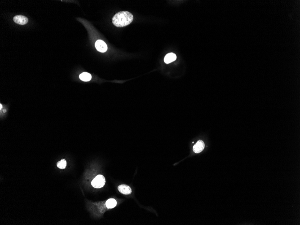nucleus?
<instances>
[{
    "label": "nucleus",
    "mask_w": 300,
    "mask_h": 225,
    "mask_svg": "<svg viewBox=\"0 0 300 225\" xmlns=\"http://www.w3.org/2000/svg\"><path fill=\"white\" fill-rule=\"evenodd\" d=\"M105 182V178L103 176L98 175L93 179L91 184L95 188H101L104 186Z\"/></svg>",
    "instance_id": "f03ea898"
},
{
    "label": "nucleus",
    "mask_w": 300,
    "mask_h": 225,
    "mask_svg": "<svg viewBox=\"0 0 300 225\" xmlns=\"http://www.w3.org/2000/svg\"><path fill=\"white\" fill-rule=\"evenodd\" d=\"M79 78L81 81H90L92 78L91 75L88 73H83L79 75Z\"/></svg>",
    "instance_id": "6e6552de"
},
{
    "label": "nucleus",
    "mask_w": 300,
    "mask_h": 225,
    "mask_svg": "<svg viewBox=\"0 0 300 225\" xmlns=\"http://www.w3.org/2000/svg\"><path fill=\"white\" fill-rule=\"evenodd\" d=\"M95 46L97 50L99 52L104 53L108 50V46L105 42L101 40H98L95 43Z\"/></svg>",
    "instance_id": "7ed1b4c3"
},
{
    "label": "nucleus",
    "mask_w": 300,
    "mask_h": 225,
    "mask_svg": "<svg viewBox=\"0 0 300 225\" xmlns=\"http://www.w3.org/2000/svg\"><path fill=\"white\" fill-rule=\"evenodd\" d=\"M118 189L120 193L124 195H130L132 193L131 188L129 186L125 184L120 185L118 187Z\"/></svg>",
    "instance_id": "423d86ee"
},
{
    "label": "nucleus",
    "mask_w": 300,
    "mask_h": 225,
    "mask_svg": "<svg viewBox=\"0 0 300 225\" xmlns=\"http://www.w3.org/2000/svg\"><path fill=\"white\" fill-rule=\"evenodd\" d=\"M57 167L60 169H64L67 166V162L65 160L62 159L57 163Z\"/></svg>",
    "instance_id": "9d476101"
},
{
    "label": "nucleus",
    "mask_w": 300,
    "mask_h": 225,
    "mask_svg": "<svg viewBox=\"0 0 300 225\" xmlns=\"http://www.w3.org/2000/svg\"><path fill=\"white\" fill-rule=\"evenodd\" d=\"M2 108V105H1V104H0V109H1Z\"/></svg>",
    "instance_id": "9b49d317"
},
{
    "label": "nucleus",
    "mask_w": 300,
    "mask_h": 225,
    "mask_svg": "<svg viewBox=\"0 0 300 225\" xmlns=\"http://www.w3.org/2000/svg\"><path fill=\"white\" fill-rule=\"evenodd\" d=\"M177 59V56L175 54L173 53H170L166 54L164 58V63L166 64H170L174 62Z\"/></svg>",
    "instance_id": "0eeeda50"
},
{
    "label": "nucleus",
    "mask_w": 300,
    "mask_h": 225,
    "mask_svg": "<svg viewBox=\"0 0 300 225\" xmlns=\"http://www.w3.org/2000/svg\"><path fill=\"white\" fill-rule=\"evenodd\" d=\"M132 14L128 11H120L112 18L113 24L117 27H124L131 24L133 21Z\"/></svg>",
    "instance_id": "f257e3e1"
},
{
    "label": "nucleus",
    "mask_w": 300,
    "mask_h": 225,
    "mask_svg": "<svg viewBox=\"0 0 300 225\" xmlns=\"http://www.w3.org/2000/svg\"><path fill=\"white\" fill-rule=\"evenodd\" d=\"M205 147V144H204V141L202 140H199L193 147V150L194 151V152L196 153H199L204 150Z\"/></svg>",
    "instance_id": "39448f33"
},
{
    "label": "nucleus",
    "mask_w": 300,
    "mask_h": 225,
    "mask_svg": "<svg viewBox=\"0 0 300 225\" xmlns=\"http://www.w3.org/2000/svg\"><path fill=\"white\" fill-rule=\"evenodd\" d=\"M117 204V202L114 199H110L106 201V205L109 209H112L116 207Z\"/></svg>",
    "instance_id": "1a4fd4ad"
},
{
    "label": "nucleus",
    "mask_w": 300,
    "mask_h": 225,
    "mask_svg": "<svg viewBox=\"0 0 300 225\" xmlns=\"http://www.w3.org/2000/svg\"><path fill=\"white\" fill-rule=\"evenodd\" d=\"M13 20L17 24L22 25L27 24L29 21V19L26 17L22 15L15 16L13 18Z\"/></svg>",
    "instance_id": "20e7f679"
}]
</instances>
